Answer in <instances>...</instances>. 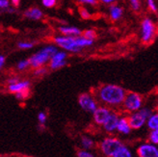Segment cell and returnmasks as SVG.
<instances>
[{"mask_svg":"<svg viewBox=\"0 0 158 157\" xmlns=\"http://www.w3.org/2000/svg\"><path fill=\"white\" fill-rule=\"evenodd\" d=\"M111 113V110H110L108 107L106 106H98L96 111L93 113L94 116V121L98 125H102L104 123V122L106 121V119L108 118V116Z\"/></svg>","mask_w":158,"mask_h":157,"instance_id":"11","label":"cell"},{"mask_svg":"<svg viewBox=\"0 0 158 157\" xmlns=\"http://www.w3.org/2000/svg\"><path fill=\"white\" fill-rule=\"evenodd\" d=\"M43 5L46 8H52L56 5V0H42Z\"/></svg>","mask_w":158,"mask_h":157,"instance_id":"31","label":"cell"},{"mask_svg":"<svg viewBox=\"0 0 158 157\" xmlns=\"http://www.w3.org/2000/svg\"><path fill=\"white\" fill-rule=\"evenodd\" d=\"M47 72V68H44V67H41V68H35V72H34V74L36 76H41V75H44Z\"/></svg>","mask_w":158,"mask_h":157,"instance_id":"29","label":"cell"},{"mask_svg":"<svg viewBox=\"0 0 158 157\" xmlns=\"http://www.w3.org/2000/svg\"><path fill=\"white\" fill-rule=\"evenodd\" d=\"M118 132L123 133L124 135H128L131 132V128L129 126V123L127 121V117H121L118 118V121L117 123V129Z\"/></svg>","mask_w":158,"mask_h":157,"instance_id":"13","label":"cell"},{"mask_svg":"<svg viewBox=\"0 0 158 157\" xmlns=\"http://www.w3.org/2000/svg\"><path fill=\"white\" fill-rule=\"evenodd\" d=\"M138 112H139L142 116H143L146 120H148V118L153 114V113H152V109L147 108V107H142Z\"/></svg>","mask_w":158,"mask_h":157,"instance_id":"23","label":"cell"},{"mask_svg":"<svg viewBox=\"0 0 158 157\" xmlns=\"http://www.w3.org/2000/svg\"><path fill=\"white\" fill-rule=\"evenodd\" d=\"M112 157H133V155L129 148L126 146L123 145L120 147V150H118Z\"/></svg>","mask_w":158,"mask_h":157,"instance_id":"19","label":"cell"},{"mask_svg":"<svg viewBox=\"0 0 158 157\" xmlns=\"http://www.w3.org/2000/svg\"><path fill=\"white\" fill-rule=\"evenodd\" d=\"M138 157H158V148L151 143L141 144L137 147Z\"/></svg>","mask_w":158,"mask_h":157,"instance_id":"8","label":"cell"},{"mask_svg":"<svg viewBox=\"0 0 158 157\" xmlns=\"http://www.w3.org/2000/svg\"><path fill=\"white\" fill-rule=\"evenodd\" d=\"M77 1L84 3V4H90V5L97 4V0H77Z\"/></svg>","mask_w":158,"mask_h":157,"instance_id":"35","label":"cell"},{"mask_svg":"<svg viewBox=\"0 0 158 157\" xmlns=\"http://www.w3.org/2000/svg\"><path fill=\"white\" fill-rule=\"evenodd\" d=\"M29 95H30V89H27L22 92L17 93H15V97H17V99H19V100H23V99L27 98L29 97Z\"/></svg>","mask_w":158,"mask_h":157,"instance_id":"25","label":"cell"},{"mask_svg":"<svg viewBox=\"0 0 158 157\" xmlns=\"http://www.w3.org/2000/svg\"><path fill=\"white\" fill-rule=\"evenodd\" d=\"M10 6L9 0H0V9L7 10Z\"/></svg>","mask_w":158,"mask_h":157,"instance_id":"34","label":"cell"},{"mask_svg":"<svg viewBox=\"0 0 158 157\" xmlns=\"http://www.w3.org/2000/svg\"><path fill=\"white\" fill-rule=\"evenodd\" d=\"M94 146V141L93 139H91L88 136H83L81 138V147H82V150L85 151H88L93 148Z\"/></svg>","mask_w":158,"mask_h":157,"instance_id":"20","label":"cell"},{"mask_svg":"<svg viewBox=\"0 0 158 157\" xmlns=\"http://www.w3.org/2000/svg\"><path fill=\"white\" fill-rule=\"evenodd\" d=\"M24 15L29 19L38 20L43 18V12L41 9H38V8H31V9H28L24 13Z\"/></svg>","mask_w":158,"mask_h":157,"instance_id":"16","label":"cell"},{"mask_svg":"<svg viewBox=\"0 0 158 157\" xmlns=\"http://www.w3.org/2000/svg\"><path fill=\"white\" fill-rule=\"evenodd\" d=\"M123 10L120 6L112 5L110 7V18H111L113 20L120 19L123 17Z\"/></svg>","mask_w":158,"mask_h":157,"instance_id":"17","label":"cell"},{"mask_svg":"<svg viewBox=\"0 0 158 157\" xmlns=\"http://www.w3.org/2000/svg\"><path fill=\"white\" fill-rule=\"evenodd\" d=\"M54 42L58 46L62 48L69 52H79L81 48L77 45L75 42V37H67V36H59L54 39Z\"/></svg>","mask_w":158,"mask_h":157,"instance_id":"5","label":"cell"},{"mask_svg":"<svg viewBox=\"0 0 158 157\" xmlns=\"http://www.w3.org/2000/svg\"><path fill=\"white\" fill-rule=\"evenodd\" d=\"M77 157H96L92 152L89 151H85V150H80L77 151Z\"/></svg>","mask_w":158,"mask_h":157,"instance_id":"28","label":"cell"},{"mask_svg":"<svg viewBox=\"0 0 158 157\" xmlns=\"http://www.w3.org/2000/svg\"><path fill=\"white\" fill-rule=\"evenodd\" d=\"M60 32L67 37H78L81 35V30L73 26H63L59 28Z\"/></svg>","mask_w":158,"mask_h":157,"instance_id":"15","label":"cell"},{"mask_svg":"<svg viewBox=\"0 0 158 157\" xmlns=\"http://www.w3.org/2000/svg\"><path fill=\"white\" fill-rule=\"evenodd\" d=\"M46 120H47V117L44 112H40L38 114V121L41 124H44L46 122Z\"/></svg>","mask_w":158,"mask_h":157,"instance_id":"30","label":"cell"},{"mask_svg":"<svg viewBox=\"0 0 158 157\" xmlns=\"http://www.w3.org/2000/svg\"><path fill=\"white\" fill-rule=\"evenodd\" d=\"M127 121L131 129H140L147 122V120L138 111L130 113V115L127 117Z\"/></svg>","mask_w":158,"mask_h":157,"instance_id":"10","label":"cell"},{"mask_svg":"<svg viewBox=\"0 0 158 157\" xmlns=\"http://www.w3.org/2000/svg\"><path fill=\"white\" fill-rule=\"evenodd\" d=\"M117 0H101V2H103L105 4H112L114 2H116Z\"/></svg>","mask_w":158,"mask_h":157,"instance_id":"40","label":"cell"},{"mask_svg":"<svg viewBox=\"0 0 158 157\" xmlns=\"http://www.w3.org/2000/svg\"><path fill=\"white\" fill-rule=\"evenodd\" d=\"M81 15L83 19H89L90 18V13L87 11L86 9H81Z\"/></svg>","mask_w":158,"mask_h":157,"instance_id":"36","label":"cell"},{"mask_svg":"<svg viewBox=\"0 0 158 157\" xmlns=\"http://www.w3.org/2000/svg\"><path fill=\"white\" fill-rule=\"evenodd\" d=\"M118 115L112 112L110 113V115L108 116V118L106 119V121L104 122V123L102 124V126H103V129L108 132V133H113L114 131H116L117 129V123H118Z\"/></svg>","mask_w":158,"mask_h":157,"instance_id":"12","label":"cell"},{"mask_svg":"<svg viewBox=\"0 0 158 157\" xmlns=\"http://www.w3.org/2000/svg\"><path fill=\"white\" fill-rule=\"evenodd\" d=\"M148 127L151 130H158V115L152 114L148 119Z\"/></svg>","mask_w":158,"mask_h":157,"instance_id":"21","label":"cell"},{"mask_svg":"<svg viewBox=\"0 0 158 157\" xmlns=\"http://www.w3.org/2000/svg\"><path fill=\"white\" fill-rule=\"evenodd\" d=\"M78 104L85 112L92 113V114L96 111V109L98 107L97 99L88 93H81V95L78 97Z\"/></svg>","mask_w":158,"mask_h":157,"instance_id":"6","label":"cell"},{"mask_svg":"<svg viewBox=\"0 0 158 157\" xmlns=\"http://www.w3.org/2000/svg\"><path fill=\"white\" fill-rule=\"evenodd\" d=\"M58 51L57 48L54 45H47L42 48L40 51L32 55L29 59V65L34 68L44 67L46 63H48L53 55Z\"/></svg>","mask_w":158,"mask_h":157,"instance_id":"2","label":"cell"},{"mask_svg":"<svg viewBox=\"0 0 158 157\" xmlns=\"http://www.w3.org/2000/svg\"><path fill=\"white\" fill-rule=\"evenodd\" d=\"M130 1V4H131V7L133 10L135 11H138L140 9V1L139 0H129Z\"/></svg>","mask_w":158,"mask_h":157,"instance_id":"33","label":"cell"},{"mask_svg":"<svg viewBox=\"0 0 158 157\" xmlns=\"http://www.w3.org/2000/svg\"><path fill=\"white\" fill-rule=\"evenodd\" d=\"M155 36V25L151 19H145L142 22V41L145 43H151Z\"/></svg>","mask_w":158,"mask_h":157,"instance_id":"7","label":"cell"},{"mask_svg":"<svg viewBox=\"0 0 158 157\" xmlns=\"http://www.w3.org/2000/svg\"><path fill=\"white\" fill-rule=\"evenodd\" d=\"M12 1V4L15 6V7H18L20 3V0H11Z\"/></svg>","mask_w":158,"mask_h":157,"instance_id":"39","label":"cell"},{"mask_svg":"<svg viewBox=\"0 0 158 157\" xmlns=\"http://www.w3.org/2000/svg\"><path fill=\"white\" fill-rule=\"evenodd\" d=\"M125 95L126 92L123 88L114 84H107L101 86L97 93L98 99L106 107H117L122 105Z\"/></svg>","mask_w":158,"mask_h":157,"instance_id":"1","label":"cell"},{"mask_svg":"<svg viewBox=\"0 0 158 157\" xmlns=\"http://www.w3.org/2000/svg\"><path fill=\"white\" fill-rule=\"evenodd\" d=\"M67 53L65 51H57L49 61V68L53 70L65 67L67 64Z\"/></svg>","mask_w":158,"mask_h":157,"instance_id":"9","label":"cell"},{"mask_svg":"<svg viewBox=\"0 0 158 157\" xmlns=\"http://www.w3.org/2000/svg\"><path fill=\"white\" fill-rule=\"evenodd\" d=\"M30 81L28 80H23V81H19L15 84H13V85H9V92L13 93H19V92H22L24 90H27L30 88Z\"/></svg>","mask_w":158,"mask_h":157,"instance_id":"14","label":"cell"},{"mask_svg":"<svg viewBox=\"0 0 158 157\" xmlns=\"http://www.w3.org/2000/svg\"><path fill=\"white\" fill-rule=\"evenodd\" d=\"M123 146L120 139L116 137H107L104 138L99 144V148L101 153L105 157H112Z\"/></svg>","mask_w":158,"mask_h":157,"instance_id":"4","label":"cell"},{"mask_svg":"<svg viewBox=\"0 0 158 157\" xmlns=\"http://www.w3.org/2000/svg\"><path fill=\"white\" fill-rule=\"evenodd\" d=\"M147 2H148V6L149 9H151L153 13H156L157 12V7H156L154 0H147Z\"/></svg>","mask_w":158,"mask_h":157,"instance_id":"32","label":"cell"},{"mask_svg":"<svg viewBox=\"0 0 158 157\" xmlns=\"http://www.w3.org/2000/svg\"><path fill=\"white\" fill-rule=\"evenodd\" d=\"M19 79L18 77H13V78H9L8 79V83H9V85H13V84H15L17 82H19Z\"/></svg>","mask_w":158,"mask_h":157,"instance_id":"37","label":"cell"},{"mask_svg":"<svg viewBox=\"0 0 158 157\" xmlns=\"http://www.w3.org/2000/svg\"><path fill=\"white\" fill-rule=\"evenodd\" d=\"M75 42H76L77 45H78L81 49H82L83 48H88V46H91V45L94 43V41L88 40V39L84 38L83 36L75 37Z\"/></svg>","mask_w":158,"mask_h":157,"instance_id":"18","label":"cell"},{"mask_svg":"<svg viewBox=\"0 0 158 157\" xmlns=\"http://www.w3.org/2000/svg\"><path fill=\"white\" fill-rule=\"evenodd\" d=\"M122 105L126 112H137L143 106V97H142L140 93L134 92L126 93Z\"/></svg>","mask_w":158,"mask_h":157,"instance_id":"3","label":"cell"},{"mask_svg":"<svg viewBox=\"0 0 158 157\" xmlns=\"http://www.w3.org/2000/svg\"><path fill=\"white\" fill-rule=\"evenodd\" d=\"M5 65V56L0 55V69H1Z\"/></svg>","mask_w":158,"mask_h":157,"instance_id":"38","label":"cell"},{"mask_svg":"<svg viewBox=\"0 0 158 157\" xmlns=\"http://www.w3.org/2000/svg\"><path fill=\"white\" fill-rule=\"evenodd\" d=\"M18 46L20 49H30L34 46V43H30V42H20V43H19Z\"/></svg>","mask_w":158,"mask_h":157,"instance_id":"26","label":"cell"},{"mask_svg":"<svg viewBox=\"0 0 158 157\" xmlns=\"http://www.w3.org/2000/svg\"><path fill=\"white\" fill-rule=\"evenodd\" d=\"M148 141L149 143L152 145H157L158 144V130H152L148 136Z\"/></svg>","mask_w":158,"mask_h":157,"instance_id":"22","label":"cell"},{"mask_svg":"<svg viewBox=\"0 0 158 157\" xmlns=\"http://www.w3.org/2000/svg\"><path fill=\"white\" fill-rule=\"evenodd\" d=\"M18 69L19 70H24L26 69L28 67H30L29 65V61L28 60H22L20 62H19V64H18Z\"/></svg>","mask_w":158,"mask_h":157,"instance_id":"27","label":"cell"},{"mask_svg":"<svg viewBox=\"0 0 158 157\" xmlns=\"http://www.w3.org/2000/svg\"><path fill=\"white\" fill-rule=\"evenodd\" d=\"M83 37L86 38V39H88V40H91V41H94V39L97 38V33L94 32V30H86L83 32Z\"/></svg>","mask_w":158,"mask_h":157,"instance_id":"24","label":"cell"}]
</instances>
